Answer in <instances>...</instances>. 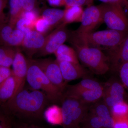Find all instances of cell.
Returning <instances> with one entry per match:
<instances>
[{
	"label": "cell",
	"instance_id": "cell-12",
	"mask_svg": "<svg viewBox=\"0 0 128 128\" xmlns=\"http://www.w3.org/2000/svg\"><path fill=\"white\" fill-rule=\"evenodd\" d=\"M25 34L8 22L0 25V44L13 48L21 46Z\"/></svg>",
	"mask_w": 128,
	"mask_h": 128
},
{
	"label": "cell",
	"instance_id": "cell-17",
	"mask_svg": "<svg viewBox=\"0 0 128 128\" xmlns=\"http://www.w3.org/2000/svg\"><path fill=\"white\" fill-rule=\"evenodd\" d=\"M104 92V86L98 89L86 90L72 93L63 97L76 98L82 103L90 105L102 99Z\"/></svg>",
	"mask_w": 128,
	"mask_h": 128
},
{
	"label": "cell",
	"instance_id": "cell-3",
	"mask_svg": "<svg viewBox=\"0 0 128 128\" xmlns=\"http://www.w3.org/2000/svg\"><path fill=\"white\" fill-rule=\"evenodd\" d=\"M27 62L26 81L30 87L45 93L51 102H62L63 92L50 82L37 64L36 60L28 58Z\"/></svg>",
	"mask_w": 128,
	"mask_h": 128
},
{
	"label": "cell",
	"instance_id": "cell-38",
	"mask_svg": "<svg viewBox=\"0 0 128 128\" xmlns=\"http://www.w3.org/2000/svg\"><path fill=\"white\" fill-rule=\"evenodd\" d=\"M6 4V0H0V25L6 22L4 10Z\"/></svg>",
	"mask_w": 128,
	"mask_h": 128
},
{
	"label": "cell",
	"instance_id": "cell-40",
	"mask_svg": "<svg viewBox=\"0 0 128 128\" xmlns=\"http://www.w3.org/2000/svg\"><path fill=\"white\" fill-rule=\"evenodd\" d=\"M19 128H42L34 126H26L21 127Z\"/></svg>",
	"mask_w": 128,
	"mask_h": 128
},
{
	"label": "cell",
	"instance_id": "cell-6",
	"mask_svg": "<svg viewBox=\"0 0 128 128\" xmlns=\"http://www.w3.org/2000/svg\"><path fill=\"white\" fill-rule=\"evenodd\" d=\"M103 21L109 29L128 32V17L120 6L102 3Z\"/></svg>",
	"mask_w": 128,
	"mask_h": 128
},
{
	"label": "cell",
	"instance_id": "cell-36",
	"mask_svg": "<svg viewBox=\"0 0 128 128\" xmlns=\"http://www.w3.org/2000/svg\"><path fill=\"white\" fill-rule=\"evenodd\" d=\"M37 0H21L24 10L29 11L34 9Z\"/></svg>",
	"mask_w": 128,
	"mask_h": 128
},
{
	"label": "cell",
	"instance_id": "cell-13",
	"mask_svg": "<svg viewBox=\"0 0 128 128\" xmlns=\"http://www.w3.org/2000/svg\"><path fill=\"white\" fill-rule=\"evenodd\" d=\"M46 37L34 30L25 35L21 46L29 58L38 54L43 47Z\"/></svg>",
	"mask_w": 128,
	"mask_h": 128
},
{
	"label": "cell",
	"instance_id": "cell-4",
	"mask_svg": "<svg viewBox=\"0 0 128 128\" xmlns=\"http://www.w3.org/2000/svg\"><path fill=\"white\" fill-rule=\"evenodd\" d=\"M78 59L94 74H105L110 70V60L102 50L81 44L72 43Z\"/></svg>",
	"mask_w": 128,
	"mask_h": 128
},
{
	"label": "cell",
	"instance_id": "cell-31",
	"mask_svg": "<svg viewBox=\"0 0 128 128\" xmlns=\"http://www.w3.org/2000/svg\"><path fill=\"white\" fill-rule=\"evenodd\" d=\"M66 6H92L93 0H65Z\"/></svg>",
	"mask_w": 128,
	"mask_h": 128
},
{
	"label": "cell",
	"instance_id": "cell-7",
	"mask_svg": "<svg viewBox=\"0 0 128 128\" xmlns=\"http://www.w3.org/2000/svg\"><path fill=\"white\" fill-rule=\"evenodd\" d=\"M102 22V11L100 5L89 6L83 12L80 26L72 33L78 36L89 34L94 32Z\"/></svg>",
	"mask_w": 128,
	"mask_h": 128
},
{
	"label": "cell",
	"instance_id": "cell-24",
	"mask_svg": "<svg viewBox=\"0 0 128 128\" xmlns=\"http://www.w3.org/2000/svg\"><path fill=\"white\" fill-rule=\"evenodd\" d=\"M64 12L60 9L49 8L45 9L41 16L48 21L51 28L63 22Z\"/></svg>",
	"mask_w": 128,
	"mask_h": 128
},
{
	"label": "cell",
	"instance_id": "cell-32",
	"mask_svg": "<svg viewBox=\"0 0 128 128\" xmlns=\"http://www.w3.org/2000/svg\"><path fill=\"white\" fill-rule=\"evenodd\" d=\"M104 3L114 4L120 6L128 17V0H98Z\"/></svg>",
	"mask_w": 128,
	"mask_h": 128
},
{
	"label": "cell",
	"instance_id": "cell-35",
	"mask_svg": "<svg viewBox=\"0 0 128 128\" xmlns=\"http://www.w3.org/2000/svg\"><path fill=\"white\" fill-rule=\"evenodd\" d=\"M12 75V70L10 68L0 66V84Z\"/></svg>",
	"mask_w": 128,
	"mask_h": 128
},
{
	"label": "cell",
	"instance_id": "cell-29",
	"mask_svg": "<svg viewBox=\"0 0 128 128\" xmlns=\"http://www.w3.org/2000/svg\"><path fill=\"white\" fill-rule=\"evenodd\" d=\"M51 28L48 21L42 16L39 17L34 23V30L43 34Z\"/></svg>",
	"mask_w": 128,
	"mask_h": 128
},
{
	"label": "cell",
	"instance_id": "cell-11",
	"mask_svg": "<svg viewBox=\"0 0 128 128\" xmlns=\"http://www.w3.org/2000/svg\"><path fill=\"white\" fill-rule=\"evenodd\" d=\"M12 66V75L15 78L16 83V91L13 97L25 88L26 80L27 59L19 49H18Z\"/></svg>",
	"mask_w": 128,
	"mask_h": 128
},
{
	"label": "cell",
	"instance_id": "cell-15",
	"mask_svg": "<svg viewBox=\"0 0 128 128\" xmlns=\"http://www.w3.org/2000/svg\"><path fill=\"white\" fill-rule=\"evenodd\" d=\"M108 56L110 60V70L114 72H118L120 66L128 62V32L118 47L108 52Z\"/></svg>",
	"mask_w": 128,
	"mask_h": 128
},
{
	"label": "cell",
	"instance_id": "cell-20",
	"mask_svg": "<svg viewBox=\"0 0 128 128\" xmlns=\"http://www.w3.org/2000/svg\"><path fill=\"white\" fill-rule=\"evenodd\" d=\"M58 62H67L78 64L79 59L74 49L63 44L54 53Z\"/></svg>",
	"mask_w": 128,
	"mask_h": 128
},
{
	"label": "cell",
	"instance_id": "cell-19",
	"mask_svg": "<svg viewBox=\"0 0 128 128\" xmlns=\"http://www.w3.org/2000/svg\"><path fill=\"white\" fill-rule=\"evenodd\" d=\"M16 83L12 75L0 84V105L3 106L14 96Z\"/></svg>",
	"mask_w": 128,
	"mask_h": 128
},
{
	"label": "cell",
	"instance_id": "cell-25",
	"mask_svg": "<svg viewBox=\"0 0 128 128\" xmlns=\"http://www.w3.org/2000/svg\"><path fill=\"white\" fill-rule=\"evenodd\" d=\"M10 17L8 23L14 27L24 11L21 0H10Z\"/></svg>",
	"mask_w": 128,
	"mask_h": 128
},
{
	"label": "cell",
	"instance_id": "cell-16",
	"mask_svg": "<svg viewBox=\"0 0 128 128\" xmlns=\"http://www.w3.org/2000/svg\"><path fill=\"white\" fill-rule=\"evenodd\" d=\"M89 111L100 118L103 121L105 128H113L114 119L110 108L102 99L90 105Z\"/></svg>",
	"mask_w": 128,
	"mask_h": 128
},
{
	"label": "cell",
	"instance_id": "cell-8",
	"mask_svg": "<svg viewBox=\"0 0 128 128\" xmlns=\"http://www.w3.org/2000/svg\"><path fill=\"white\" fill-rule=\"evenodd\" d=\"M66 25L62 23L48 37H46L43 47L38 53L40 56H46L55 53L70 37V34Z\"/></svg>",
	"mask_w": 128,
	"mask_h": 128
},
{
	"label": "cell",
	"instance_id": "cell-22",
	"mask_svg": "<svg viewBox=\"0 0 128 128\" xmlns=\"http://www.w3.org/2000/svg\"><path fill=\"white\" fill-rule=\"evenodd\" d=\"M18 48H13L0 44V66L10 68L12 65Z\"/></svg>",
	"mask_w": 128,
	"mask_h": 128
},
{
	"label": "cell",
	"instance_id": "cell-34",
	"mask_svg": "<svg viewBox=\"0 0 128 128\" xmlns=\"http://www.w3.org/2000/svg\"><path fill=\"white\" fill-rule=\"evenodd\" d=\"M21 17L23 18L31 21L34 25L35 22L39 17L37 12L34 9L32 10L24 11Z\"/></svg>",
	"mask_w": 128,
	"mask_h": 128
},
{
	"label": "cell",
	"instance_id": "cell-18",
	"mask_svg": "<svg viewBox=\"0 0 128 128\" xmlns=\"http://www.w3.org/2000/svg\"><path fill=\"white\" fill-rule=\"evenodd\" d=\"M102 86L100 82L90 77L84 78L81 81L76 84L67 85L63 93V97L82 91L98 89Z\"/></svg>",
	"mask_w": 128,
	"mask_h": 128
},
{
	"label": "cell",
	"instance_id": "cell-14",
	"mask_svg": "<svg viewBox=\"0 0 128 128\" xmlns=\"http://www.w3.org/2000/svg\"><path fill=\"white\" fill-rule=\"evenodd\" d=\"M57 62L63 78L66 83L80 78H89V72L80 63L75 64L64 61Z\"/></svg>",
	"mask_w": 128,
	"mask_h": 128
},
{
	"label": "cell",
	"instance_id": "cell-5",
	"mask_svg": "<svg viewBox=\"0 0 128 128\" xmlns=\"http://www.w3.org/2000/svg\"><path fill=\"white\" fill-rule=\"evenodd\" d=\"M62 103L63 128H80L89 112L90 105L70 97H63Z\"/></svg>",
	"mask_w": 128,
	"mask_h": 128
},
{
	"label": "cell",
	"instance_id": "cell-27",
	"mask_svg": "<svg viewBox=\"0 0 128 128\" xmlns=\"http://www.w3.org/2000/svg\"><path fill=\"white\" fill-rule=\"evenodd\" d=\"M110 111L114 120L128 117V104L126 101L116 104L110 109Z\"/></svg>",
	"mask_w": 128,
	"mask_h": 128
},
{
	"label": "cell",
	"instance_id": "cell-37",
	"mask_svg": "<svg viewBox=\"0 0 128 128\" xmlns=\"http://www.w3.org/2000/svg\"><path fill=\"white\" fill-rule=\"evenodd\" d=\"M113 128H128V117L114 120Z\"/></svg>",
	"mask_w": 128,
	"mask_h": 128
},
{
	"label": "cell",
	"instance_id": "cell-1",
	"mask_svg": "<svg viewBox=\"0 0 128 128\" xmlns=\"http://www.w3.org/2000/svg\"><path fill=\"white\" fill-rule=\"evenodd\" d=\"M49 102L48 97L42 92L24 88L3 106L6 112L16 115L39 118L42 116Z\"/></svg>",
	"mask_w": 128,
	"mask_h": 128
},
{
	"label": "cell",
	"instance_id": "cell-41",
	"mask_svg": "<svg viewBox=\"0 0 128 128\" xmlns=\"http://www.w3.org/2000/svg\"></svg>",
	"mask_w": 128,
	"mask_h": 128
},
{
	"label": "cell",
	"instance_id": "cell-23",
	"mask_svg": "<svg viewBox=\"0 0 128 128\" xmlns=\"http://www.w3.org/2000/svg\"><path fill=\"white\" fill-rule=\"evenodd\" d=\"M62 23L67 25L73 22H81L84 10L81 6H66Z\"/></svg>",
	"mask_w": 128,
	"mask_h": 128
},
{
	"label": "cell",
	"instance_id": "cell-21",
	"mask_svg": "<svg viewBox=\"0 0 128 128\" xmlns=\"http://www.w3.org/2000/svg\"><path fill=\"white\" fill-rule=\"evenodd\" d=\"M44 116L47 121L54 125H62L63 117L62 108L57 105L48 107L44 112Z\"/></svg>",
	"mask_w": 128,
	"mask_h": 128
},
{
	"label": "cell",
	"instance_id": "cell-9",
	"mask_svg": "<svg viewBox=\"0 0 128 128\" xmlns=\"http://www.w3.org/2000/svg\"><path fill=\"white\" fill-rule=\"evenodd\" d=\"M36 61L50 82L64 93L67 83L63 78L57 60L49 58Z\"/></svg>",
	"mask_w": 128,
	"mask_h": 128
},
{
	"label": "cell",
	"instance_id": "cell-33",
	"mask_svg": "<svg viewBox=\"0 0 128 128\" xmlns=\"http://www.w3.org/2000/svg\"><path fill=\"white\" fill-rule=\"evenodd\" d=\"M0 128H12L11 122L7 112L0 110Z\"/></svg>",
	"mask_w": 128,
	"mask_h": 128
},
{
	"label": "cell",
	"instance_id": "cell-28",
	"mask_svg": "<svg viewBox=\"0 0 128 128\" xmlns=\"http://www.w3.org/2000/svg\"><path fill=\"white\" fill-rule=\"evenodd\" d=\"M16 27L22 32L25 35L30 31L34 30V24L22 17H21L17 22Z\"/></svg>",
	"mask_w": 128,
	"mask_h": 128
},
{
	"label": "cell",
	"instance_id": "cell-30",
	"mask_svg": "<svg viewBox=\"0 0 128 128\" xmlns=\"http://www.w3.org/2000/svg\"><path fill=\"white\" fill-rule=\"evenodd\" d=\"M118 72L119 73L121 83L125 88L128 89V62L122 64Z\"/></svg>",
	"mask_w": 128,
	"mask_h": 128
},
{
	"label": "cell",
	"instance_id": "cell-2",
	"mask_svg": "<svg viewBox=\"0 0 128 128\" xmlns=\"http://www.w3.org/2000/svg\"><path fill=\"white\" fill-rule=\"evenodd\" d=\"M128 32L107 30L93 32L85 35H76L72 33L69 38L70 42L84 44L98 48L108 52L115 49L123 41Z\"/></svg>",
	"mask_w": 128,
	"mask_h": 128
},
{
	"label": "cell",
	"instance_id": "cell-26",
	"mask_svg": "<svg viewBox=\"0 0 128 128\" xmlns=\"http://www.w3.org/2000/svg\"><path fill=\"white\" fill-rule=\"evenodd\" d=\"M80 128H105L103 121L100 118L89 111Z\"/></svg>",
	"mask_w": 128,
	"mask_h": 128
},
{
	"label": "cell",
	"instance_id": "cell-39",
	"mask_svg": "<svg viewBox=\"0 0 128 128\" xmlns=\"http://www.w3.org/2000/svg\"><path fill=\"white\" fill-rule=\"evenodd\" d=\"M50 6L54 7L66 6L65 0H47Z\"/></svg>",
	"mask_w": 128,
	"mask_h": 128
},
{
	"label": "cell",
	"instance_id": "cell-10",
	"mask_svg": "<svg viewBox=\"0 0 128 128\" xmlns=\"http://www.w3.org/2000/svg\"><path fill=\"white\" fill-rule=\"evenodd\" d=\"M102 100L110 110L114 105L125 101V88L122 83L114 79L110 80L104 86Z\"/></svg>",
	"mask_w": 128,
	"mask_h": 128
}]
</instances>
